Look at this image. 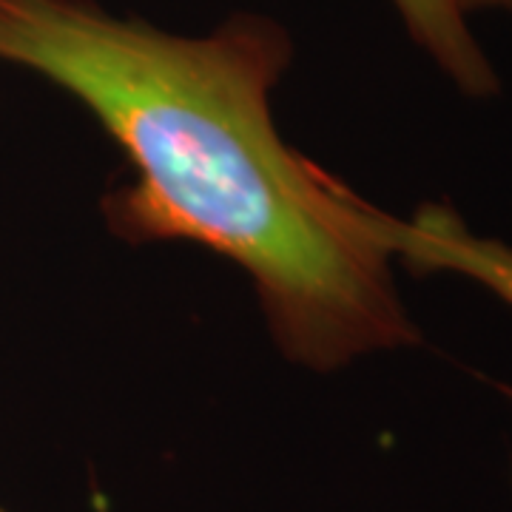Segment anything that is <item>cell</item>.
Here are the masks:
<instances>
[{
  "label": "cell",
  "mask_w": 512,
  "mask_h": 512,
  "mask_svg": "<svg viewBox=\"0 0 512 512\" xmlns=\"http://www.w3.org/2000/svg\"><path fill=\"white\" fill-rule=\"evenodd\" d=\"M461 12H481V9H504V12H512V0H458Z\"/></svg>",
  "instance_id": "4"
},
{
  "label": "cell",
  "mask_w": 512,
  "mask_h": 512,
  "mask_svg": "<svg viewBox=\"0 0 512 512\" xmlns=\"http://www.w3.org/2000/svg\"><path fill=\"white\" fill-rule=\"evenodd\" d=\"M367 237L413 274H461L512 305V248L473 234L444 202L419 205L410 220L393 217L362 197Z\"/></svg>",
  "instance_id": "2"
},
{
  "label": "cell",
  "mask_w": 512,
  "mask_h": 512,
  "mask_svg": "<svg viewBox=\"0 0 512 512\" xmlns=\"http://www.w3.org/2000/svg\"><path fill=\"white\" fill-rule=\"evenodd\" d=\"M0 512H9V510H3V507H0Z\"/></svg>",
  "instance_id": "5"
},
{
  "label": "cell",
  "mask_w": 512,
  "mask_h": 512,
  "mask_svg": "<svg viewBox=\"0 0 512 512\" xmlns=\"http://www.w3.org/2000/svg\"><path fill=\"white\" fill-rule=\"evenodd\" d=\"M390 3L396 6L416 46L436 60V66L461 92L473 97L498 92L493 63L481 52L458 0H390Z\"/></svg>",
  "instance_id": "3"
},
{
  "label": "cell",
  "mask_w": 512,
  "mask_h": 512,
  "mask_svg": "<svg viewBox=\"0 0 512 512\" xmlns=\"http://www.w3.org/2000/svg\"><path fill=\"white\" fill-rule=\"evenodd\" d=\"M291 57L285 26L251 12L174 35L97 0H0V63L72 94L134 168L103 200L111 231L231 259L279 350L336 370L416 345L419 328L367 237L362 197L276 131L271 92Z\"/></svg>",
  "instance_id": "1"
}]
</instances>
